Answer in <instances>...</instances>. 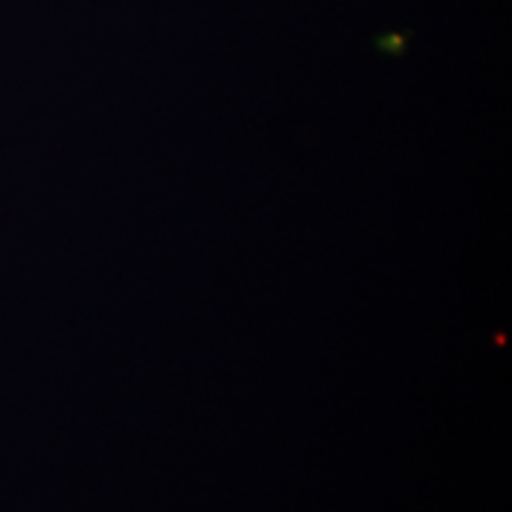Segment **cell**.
<instances>
[{"label":"cell","instance_id":"6da1fadb","mask_svg":"<svg viewBox=\"0 0 512 512\" xmlns=\"http://www.w3.org/2000/svg\"><path fill=\"white\" fill-rule=\"evenodd\" d=\"M401 43H403V36H384V38H380V46L384 50H392V53H396V50L401 48Z\"/></svg>","mask_w":512,"mask_h":512}]
</instances>
